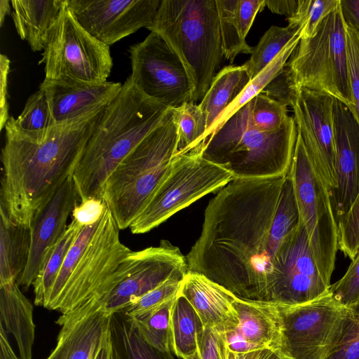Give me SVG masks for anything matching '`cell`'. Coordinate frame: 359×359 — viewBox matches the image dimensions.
<instances>
[{"mask_svg": "<svg viewBox=\"0 0 359 359\" xmlns=\"http://www.w3.org/2000/svg\"><path fill=\"white\" fill-rule=\"evenodd\" d=\"M301 223L292 179H234L208 203L186 256L201 274L242 299L269 301L276 266Z\"/></svg>", "mask_w": 359, "mask_h": 359, "instance_id": "6da1fadb", "label": "cell"}, {"mask_svg": "<svg viewBox=\"0 0 359 359\" xmlns=\"http://www.w3.org/2000/svg\"><path fill=\"white\" fill-rule=\"evenodd\" d=\"M105 108L55 126L40 141L22 135L9 117L1 154L0 213L30 226L36 210L73 176Z\"/></svg>", "mask_w": 359, "mask_h": 359, "instance_id": "7a4b0ae2", "label": "cell"}, {"mask_svg": "<svg viewBox=\"0 0 359 359\" xmlns=\"http://www.w3.org/2000/svg\"><path fill=\"white\" fill-rule=\"evenodd\" d=\"M171 108L147 97L130 75L105 108L73 174L80 201L101 198L118 165L164 121Z\"/></svg>", "mask_w": 359, "mask_h": 359, "instance_id": "3957f363", "label": "cell"}, {"mask_svg": "<svg viewBox=\"0 0 359 359\" xmlns=\"http://www.w3.org/2000/svg\"><path fill=\"white\" fill-rule=\"evenodd\" d=\"M297 136L293 116H288L275 131L256 128L250 100L212 133L202 147L201 155L230 171L234 179L285 177L292 164Z\"/></svg>", "mask_w": 359, "mask_h": 359, "instance_id": "277c9868", "label": "cell"}, {"mask_svg": "<svg viewBox=\"0 0 359 359\" xmlns=\"http://www.w3.org/2000/svg\"><path fill=\"white\" fill-rule=\"evenodd\" d=\"M147 29L179 56L192 84L191 102L201 101L224 56L215 0H161Z\"/></svg>", "mask_w": 359, "mask_h": 359, "instance_id": "5b68a950", "label": "cell"}, {"mask_svg": "<svg viewBox=\"0 0 359 359\" xmlns=\"http://www.w3.org/2000/svg\"><path fill=\"white\" fill-rule=\"evenodd\" d=\"M106 205L100 219L83 226L70 248L46 309L69 313L95 297L132 250L121 243Z\"/></svg>", "mask_w": 359, "mask_h": 359, "instance_id": "8992f818", "label": "cell"}, {"mask_svg": "<svg viewBox=\"0 0 359 359\" xmlns=\"http://www.w3.org/2000/svg\"><path fill=\"white\" fill-rule=\"evenodd\" d=\"M177 131L171 108L150 133L114 170L102 193L120 230L130 227L167 175L177 152Z\"/></svg>", "mask_w": 359, "mask_h": 359, "instance_id": "52a82bcc", "label": "cell"}, {"mask_svg": "<svg viewBox=\"0 0 359 359\" xmlns=\"http://www.w3.org/2000/svg\"><path fill=\"white\" fill-rule=\"evenodd\" d=\"M285 66L293 89L303 87L327 93L353 111L340 0L321 21L313 36L300 39Z\"/></svg>", "mask_w": 359, "mask_h": 359, "instance_id": "ba28073f", "label": "cell"}, {"mask_svg": "<svg viewBox=\"0 0 359 359\" xmlns=\"http://www.w3.org/2000/svg\"><path fill=\"white\" fill-rule=\"evenodd\" d=\"M42 63L45 79L69 83L106 82L113 67L109 46L83 28L66 0L39 61Z\"/></svg>", "mask_w": 359, "mask_h": 359, "instance_id": "9c48e42d", "label": "cell"}, {"mask_svg": "<svg viewBox=\"0 0 359 359\" xmlns=\"http://www.w3.org/2000/svg\"><path fill=\"white\" fill-rule=\"evenodd\" d=\"M234 180L226 169L201 152L175 155L170 169L151 199L130 226L133 234L147 233L203 196Z\"/></svg>", "mask_w": 359, "mask_h": 359, "instance_id": "30bf717a", "label": "cell"}, {"mask_svg": "<svg viewBox=\"0 0 359 359\" xmlns=\"http://www.w3.org/2000/svg\"><path fill=\"white\" fill-rule=\"evenodd\" d=\"M289 173L314 259L325 282L332 285L338 250L337 225L329 190L315 169L298 133Z\"/></svg>", "mask_w": 359, "mask_h": 359, "instance_id": "8fae6325", "label": "cell"}, {"mask_svg": "<svg viewBox=\"0 0 359 359\" xmlns=\"http://www.w3.org/2000/svg\"><path fill=\"white\" fill-rule=\"evenodd\" d=\"M186 257L166 240L158 246L132 251L102 287L96 298L114 313L154 289L169 278L187 274Z\"/></svg>", "mask_w": 359, "mask_h": 359, "instance_id": "7c38bea8", "label": "cell"}, {"mask_svg": "<svg viewBox=\"0 0 359 359\" xmlns=\"http://www.w3.org/2000/svg\"><path fill=\"white\" fill-rule=\"evenodd\" d=\"M132 77L147 97L170 107L191 102L193 87L182 60L156 32L129 48Z\"/></svg>", "mask_w": 359, "mask_h": 359, "instance_id": "4fadbf2b", "label": "cell"}, {"mask_svg": "<svg viewBox=\"0 0 359 359\" xmlns=\"http://www.w3.org/2000/svg\"><path fill=\"white\" fill-rule=\"evenodd\" d=\"M277 304L283 325L284 351L292 359H324L337 333L344 306L330 290L304 304Z\"/></svg>", "mask_w": 359, "mask_h": 359, "instance_id": "5bb4252c", "label": "cell"}, {"mask_svg": "<svg viewBox=\"0 0 359 359\" xmlns=\"http://www.w3.org/2000/svg\"><path fill=\"white\" fill-rule=\"evenodd\" d=\"M333 104L332 96L302 87L295 89L290 105L297 133L329 192L337 185Z\"/></svg>", "mask_w": 359, "mask_h": 359, "instance_id": "9a60e30c", "label": "cell"}, {"mask_svg": "<svg viewBox=\"0 0 359 359\" xmlns=\"http://www.w3.org/2000/svg\"><path fill=\"white\" fill-rule=\"evenodd\" d=\"M161 0H66L76 21L109 46L138 29L150 27Z\"/></svg>", "mask_w": 359, "mask_h": 359, "instance_id": "2e32d148", "label": "cell"}, {"mask_svg": "<svg viewBox=\"0 0 359 359\" xmlns=\"http://www.w3.org/2000/svg\"><path fill=\"white\" fill-rule=\"evenodd\" d=\"M330 286L318 270L301 222L278 259L269 302L287 305L304 304L328 292Z\"/></svg>", "mask_w": 359, "mask_h": 359, "instance_id": "e0dca14e", "label": "cell"}, {"mask_svg": "<svg viewBox=\"0 0 359 359\" xmlns=\"http://www.w3.org/2000/svg\"><path fill=\"white\" fill-rule=\"evenodd\" d=\"M78 193L72 176L35 212L30 224L31 247L26 268L17 283L28 290L38 274L49 249L66 231L69 216L78 205Z\"/></svg>", "mask_w": 359, "mask_h": 359, "instance_id": "ac0fdd59", "label": "cell"}, {"mask_svg": "<svg viewBox=\"0 0 359 359\" xmlns=\"http://www.w3.org/2000/svg\"><path fill=\"white\" fill-rule=\"evenodd\" d=\"M111 316L96 298L61 314L57 344L46 359H95L109 335Z\"/></svg>", "mask_w": 359, "mask_h": 359, "instance_id": "d6986e66", "label": "cell"}, {"mask_svg": "<svg viewBox=\"0 0 359 359\" xmlns=\"http://www.w3.org/2000/svg\"><path fill=\"white\" fill-rule=\"evenodd\" d=\"M333 116L337 185L330 196L337 224L359 192V123L349 108L334 97Z\"/></svg>", "mask_w": 359, "mask_h": 359, "instance_id": "ffe728a7", "label": "cell"}, {"mask_svg": "<svg viewBox=\"0 0 359 359\" xmlns=\"http://www.w3.org/2000/svg\"><path fill=\"white\" fill-rule=\"evenodd\" d=\"M233 304L238 325L230 332L219 333L230 351H284L283 325L277 303L236 297Z\"/></svg>", "mask_w": 359, "mask_h": 359, "instance_id": "44dd1931", "label": "cell"}, {"mask_svg": "<svg viewBox=\"0 0 359 359\" xmlns=\"http://www.w3.org/2000/svg\"><path fill=\"white\" fill-rule=\"evenodd\" d=\"M122 85L111 81L69 83L44 79L39 88L46 95L56 126L107 107L116 97Z\"/></svg>", "mask_w": 359, "mask_h": 359, "instance_id": "7402d4cb", "label": "cell"}, {"mask_svg": "<svg viewBox=\"0 0 359 359\" xmlns=\"http://www.w3.org/2000/svg\"><path fill=\"white\" fill-rule=\"evenodd\" d=\"M178 294L190 303L204 328L226 333L238 325L233 304L236 296L205 276L188 271Z\"/></svg>", "mask_w": 359, "mask_h": 359, "instance_id": "603a6c76", "label": "cell"}, {"mask_svg": "<svg viewBox=\"0 0 359 359\" xmlns=\"http://www.w3.org/2000/svg\"><path fill=\"white\" fill-rule=\"evenodd\" d=\"M34 307L16 280L0 285V324L17 343L20 359H32L35 338Z\"/></svg>", "mask_w": 359, "mask_h": 359, "instance_id": "cb8c5ba5", "label": "cell"}, {"mask_svg": "<svg viewBox=\"0 0 359 359\" xmlns=\"http://www.w3.org/2000/svg\"><path fill=\"white\" fill-rule=\"evenodd\" d=\"M65 0H12V18L22 40L32 51L44 50Z\"/></svg>", "mask_w": 359, "mask_h": 359, "instance_id": "d4e9b609", "label": "cell"}, {"mask_svg": "<svg viewBox=\"0 0 359 359\" xmlns=\"http://www.w3.org/2000/svg\"><path fill=\"white\" fill-rule=\"evenodd\" d=\"M250 81L245 65L226 66L215 76L209 89L198 104L206 118L204 144L215 131L222 113L243 91Z\"/></svg>", "mask_w": 359, "mask_h": 359, "instance_id": "484cf974", "label": "cell"}, {"mask_svg": "<svg viewBox=\"0 0 359 359\" xmlns=\"http://www.w3.org/2000/svg\"><path fill=\"white\" fill-rule=\"evenodd\" d=\"M30 247V226L0 213V285L20 277L27 264Z\"/></svg>", "mask_w": 359, "mask_h": 359, "instance_id": "4316f807", "label": "cell"}, {"mask_svg": "<svg viewBox=\"0 0 359 359\" xmlns=\"http://www.w3.org/2000/svg\"><path fill=\"white\" fill-rule=\"evenodd\" d=\"M110 337L114 359H175L172 351H161L149 345L122 311L112 313Z\"/></svg>", "mask_w": 359, "mask_h": 359, "instance_id": "83f0119b", "label": "cell"}, {"mask_svg": "<svg viewBox=\"0 0 359 359\" xmlns=\"http://www.w3.org/2000/svg\"><path fill=\"white\" fill-rule=\"evenodd\" d=\"M82 228L83 226L72 219L65 233L47 252L32 285L35 305L46 307L65 259Z\"/></svg>", "mask_w": 359, "mask_h": 359, "instance_id": "f1b7e54d", "label": "cell"}, {"mask_svg": "<svg viewBox=\"0 0 359 359\" xmlns=\"http://www.w3.org/2000/svg\"><path fill=\"white\" fill-rule=\"evenodd\" d=\"M201 320L187 299L178 294L170 313L172 352L187 359L198 351L197 336L203 330Z\"/></svg>", "mask_w": 359, "mask_h": 359, "instance_id": "f546056e", "label": "cell"}, {"mask_svg": "<svg viewBox=\"0 0 359 359\" xmlns=\"http://www.w3.org/2000/svg\"><path fill=\"white\" fill-rule=\"evenodd\" d=\"M177 125V154L201 152L206 133V118L198 104L186 102L174 108Z\"/></svg>", "mask_w": 359, "mask_h": 359, "instance_id": "4dcf8cb0", "label": "cell"}, {"mask_svg": "<svg viewBox=\"0 0 359 359\" xmlns=\"http://www.w3.org/2000/svg\"><path fill=\"white\" fill-rule=\"evenodd\" d=\"M175 298L140 315L129 318L140 336L149 345L163 352L172 351L170 313Z\"/></svg>", "mask_w": 359, "mask_h": 359, "instance_id": "1f68e13d", "label": "cell"}, {"mask_svg": "<svg viewBox=\"0 0 359 359\" xmlns=\"http://www.w3.org/2000/svg\"><path fill=\"white\" fill-rule=\"evenodd\" d=\"M12 117L15 128L34 140H43L55 126L46 95L40 88L29 96L18 117Z\"/></svg>", "mask_w": 359, "mask_h": 359, "instance_id": "d6a6232c", "label": "cell"}, {"mask_svg": "<svg viewBox=\"0 0 359 359\" xmlns=\"http://www.w3.org/2000/svg\"><path fill=\"white\" fill-rule=\"evenodd\" d=\"M300 39L301 32L296 35L274 60L250 81L243 91L222 113L215 130L237 110L260 93L281 72Z\"/></svg>", "mask_w": 359, "mask_h": 359, "instance_id": "836d02e7", "label": "cell"}, {"mask_svg": "<svg viewBox=\"0 0 359 359\" xmlns=\"http://www.w3.org/2000/svg\"><path fill=\"white\" fill-rule=\"evenodd\" d=\"M224 56L233 61L240 53L251 54L253 48L243 36L239 19V0H215Z\"/></svg>", "mask_w": 359, "mask_h": 359, "instance_id": "e575fe53", "label": "cell"}, {"mask_svg": "<svg viewBox=\"0 0 359 359\" xmlns=\"http://www.w3.org/2000/svg\"><path fill=\"white\" fill-rule=\"evenodd\" d=\"M301 29L271 26L253 48L250 58L244 64L250 79H254L283 50Z\"/></svg>", "mask_w": 359, "mask_h": 359, "instance_id": "d590c367", "label": "cell"}, {"mask_svg": "<svg viewBox=\"0 0 359 359\" xmlns=\"http://www.w3.org/2000/svg\"><path fill=\"white\" fill-rule=\"evenodd\" d=\"M324 359H359V302L344 307L337 333Z\"/></svg>", "mask_w": 359, "mask_h": 359, "instance_id": "8d00e7d4", "label": "cell"}, {"mask_svg": "<svg viewBox=\"0 0 359 359\" xmlns=\"http://www.w3.org/2000/svg\"><path fill=\"white\" fill-rule=\"evenodd\" d=\"M339 4V0H299L296 14L287 18L288 25L301 29V39L313 36L323 18Z\"/></svg>", "mask_w": 359, "mask_h": 359, "instance_id": "74e56055", "label": "cell"}, {"mask_svg": "<svg viewBox=\"0 0 359 359\" xmlns=\"http://www.w3.org/2000/svg\"><path fill=\"white\" fill-rule=\"evenodd\" d=\"M186 274L175 275L141 297L132 302L122 311L128 318L140 315L175 299Z\"/></svg>", "mask_w": 359, "mask_h": 359, "instance_id": "f35d334b", "label": "cell"}, {"mask_svg": "<svg viewBox=\"0 0 359 359\" xmlns=\"http://www.w3.org/2000/svg\"><path fill=\"white\" fill-rule=\"evenodd\" d=\"M250 101L252 120L255 127L260 130H277L289 116L286 106L264 93H259Z\"/></svg>", "mask_w": 359, "mask_h": 359, "instance_id": "ab89813d", "label": "cell"}, {"mask_svg": "<svg viewBox=\"0 0 359 359\" xmlns=\"http://www.w3.org/2000/svg\"><path fill=\"white\" fill-rule=\"evenodd\" d=\"M351 261L345 274L330 288L334 298L344 306L359 302V252Z\"/></svg>", "mask_w": 359, "mask_h": 359, "instance_id": "60d3db41", "label": "cell"}, {"mask_svg": "<svg viewBox=\"0 0 359 359\" xmlns=\"http://www.w3.org/2000/svg\"><path fill=\"white\" fill-rule=\"evenodd\" d=\"M345 30L349 81L354 104L352 113L359 123V32L346 25Z\"/></svg>", "mask_w": 359, "mask_h": 359, "instance_id": "b9f144b4", "label": "cell"}, {"mask_svg": "<svg viewBox=\"0 0 359 359\" xmlns=\"http://www.w3.org/2000/svg\"><path fill=\"white\" fill-rule=\"evenodd\" d=\"M197 343L201 359H225L223 339L217 332L204 328L197 336Z\"/></svg>", "mask_w": 359, "mask_h": 359, "instance_id": "7bdbcfd3", "label": "cell"}, {"mask_svg": "<svg viewBox=\"0 0 359 359\" xmlns=\"http://www.w3.org/2000/svg\"><path fill=\"white\" fill-rule=\"evenodd\" d=\"M286 65V64H285ZM295 89H293L289 81L286 66L261 92L284 106H290Z\"/></svg>", "mask_w": 359, "mask_h": 359, "instance_id": "ee69618b", "label": "cell"}, {"mask_svg": "<svg viewBox=\"0 0 359 359\" xmlns=\"http://www.w3.org/2000/svg\"><path fill=\"white\" fill-rule=\"evenodd\" d=\"M106 203L102 198H88L81 201L74 209L72 216L81 226L91 225L102 217Z\"/></svg>", "mask_w": 359, "mask_h": 359, "instance_id": "f6af8a7d", "label": "cell"}, {"mask_svg": "<svg viewBox=\"0 0 359 359\" xmlns=\"http://www.w3.org/2000/svg\"><path fill=\"white\" fill-rule=\"evenodd\" d=\"M266 6L265 0H239L238 19L243 36L245 39L257 13Z\"/></svg>", "mask_w": 359, "mask_h": 359, "instance_id": "bcb514c9", "label": "cell"}, {"mask_svg": "<svg viewBox=\"0 0 359 359\" xmlns=\"http://www.w3.org/2000/svg\"><path fill=\"white\" fill-rule=\"evenodd\" d=\"M10 60L6 55H0V130L6 126L9 118L8 103V76L10 70Z\"/></svg>", "mask_w": 359, "mask_h": 359, "instance_id": "7dc6e473", "label": "cell"}, {"mask_svg": "<svg viewBox=\"0 0 359 359\" xmlns=\"http://www.w3.org/2000/svg\"><path fill=\"white\" fill-rule=\"evenodd\" d=\"M344 24L359 32V0H340Z\"/></svg>", "mask_w": 359, "mask_h": 359, "instance_id": "c3c4849f", "label": "cell"}, {"mask_svg": "<svg viewBox=\"0 0 359 359\" xmlns=\"http://www.w3.org/2000/svg\"><path fill=\"white\" fill-rule=\"evenodd\" d=\"M265 5L271 12L284 15L287 18L293 17L299 8V0H265Z\"/></svg>", "mask_w": 359, "mask_h": 359, "instance_id": "681fc988", "label": "cell"}, {"mask_svg": "<svg viewBox=\"0 0 359 359\" xmlns=\"http://www.w3.org/2000/svg\"><path fill=\"white\" fill-rule=\"evenodd\" d=\"M222 339L224 343L225 359H263L270 351L269 349H260L248 353L232 352L227 348L224 339L222 337Z\"/></svg>", "mask_w": 359, "mask_h": 359, "instance_id": "f907efd6", "label": "cell"}, {"mask_svg": "<svg viewBox=\"0 0 359 359\" xmlns=\"http://www.w3.org/2000/svg\"><path fill=\"white\" fill-rule=\"evenodd\" d=\"M0 359H20L11 347L8 340L7 332L1 324H0Z\"/></svg>", "mask_w": 359, "mask_h": 359, "instance_id": "816d5d0a", "label": "cell"}, {"mask_svg": "<svg viewBox=\"0 0 359 359\" xmlns=\"http://www.w3.org/2000/svg\"><path fill=\"white\" fill-rule=\"evenodd\" d=\"M95 359H114L110 333L102 347L98 351Z\"/></svg>", "mask_w": 359, "mask_h": 359, "instance_id": "f5cc1de1", "label": "cell"}, {"mask_svg": "<svg viewBox=\"0 0 359 359\" xmlns=\"http://www.w3.org/2000/svg\"><path fill=\"white\" fill-rule=\"evenodd\" d=\"M10 1L1 0L0 1V25L2 27L4 19L7 15L11 13Z\"/></svg>", "mask_w": 359, "mask_h": 359, "instance_id": "db71d44e", "label": "cell"}, {"mask_svg": "<svg viewBox=\"0 0 359 359\" xmlns=\"http://www.w3.org/2000/svg\"><path fill=\"white\" fill-rule=\"evenodd\" d=\"M263 359H292L283 350H270Z\"/></svg>", "mask_w": 359, "mask_h": 359, "instance_id": "11a10c76", "label": "cell"}, {"mask_svg": "<svg viewBox=\"0 0 359 359\" xmlns=\"http://www.w3.org/2000/svg\"><path fill=\"white\" fill-rule=\"evenodd\" d=\"M187 359H201V357L199 354V352L198 351H197L194 354H193L192 355H191L189 358H188Z\"/></svg>", "mask_w": 359, "mask_h": 359, "instance_id": "9f6ffc18", "label": "cell"}]
</instances>
